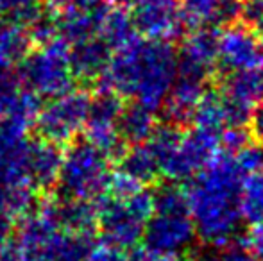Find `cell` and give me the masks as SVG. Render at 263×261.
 I'll use <instances>...</instances> for the list:
<instances>
[{"label": "cell", "instance_id": "d6986e66", "mask_svg": "<svg viewBox=\"0 0 263 261\" xmlns=\"http://www.w3.org/2000/svg\"><path fill=\"white\" fill-rule=\"evenodd\" d=\"M156 126L158 124L154 111L140 102L124 104L117 120V129L127 145L145 143Z\"/></svg>", "mask_w": 263, "mask_h": 261}, {"label": "cell", "instance_id": "30bf717a", "mask_svg": "<svg viewBox=\"0 0 263 261\" xmlns=\"http://www.w3.org/2000/svg\"><path fill=\"white\" fill-rule=\"evenodd\" d=\"M16 244L22 261H49L59 227L52 216V197H45L42 208L16 220Z\"/></svg>", "mask_w": 263, "mask_h": 261}, {"label": "cell", "instance_id": "603a6c76", "mask_svg": "<svg viewBox=\"0 0 263 261\" xmlns=\"http://www.w3.org/2000/svg\"><path fill=\"white\" fill-rule=\"evenodd\" d=\"M192 124L197 129L220 132L228 126L226 120V104L218 90H204L192 115Z\"/></svg>", "mask_w": 263, "mask_h": 261}, {"label": "cell", "instance_id": "7dc6e473", "mask_svg": "<svg viewBox=\"0 0 263 261\" xmlns=\"http://www.w3.org/2000/svg\"><path fill=\"white\" fill-rule=\"evenodd\" d=\"M242 2H243V0H242Z\"/></svg>", "mask_w": 263, "mask_h": 261}, {"label": "cell", "instance_id": "ac0fdd59", "mask_svg": "<svg viewBox=\"0 0 263 261\" xmlns=\"http://www.w3.org/2000/svg\"><path fill=\"white\" fill-rule=\"evenodd\" d=\"M102 42L109 47L111 50H118L131 43L133 39L138 36L135 25H133V18L125 7L122 6H104V11L99 20L97 34Z\"/></svg>", "mask_w": 263, "mask_h": 261}, {"label": "cell", "instance_id": "ee69618b", "mask_svg": "<svg viewBox=\"0 0 263 261\" xmlns=\"http://www.w3.org/2000/svg\"><path fill=\"white\" fill-rule=\"evenodd\" d=\"M115 2L118 4V6H122V7H129V6H135V4H138L140 0H115Z\"/></svg>", "mask_w": 263, "mask_h": 261}, {"label": "cell", "instance_id": "d4e9b609", "mask_svg": "<svg viewBox=\"0 0 263 261\" xmlns=\"http://www.w3.org/2000/svg\"><path fill=\"white\" fill-rule=\"evenodd\" d=\"M240 213L249 224L263 222V174L243 175L240 188Z\"/></svg>", "mask_w": 263, "mask_h": 261}, {"label": "cell", "instance_id": "e575fe53", "mask_svg": "<svg viewBox=\"0 0 263 261\" xmlns=\"http://www.w3.org/2000/svg\"><path fill=\"white\" fill-rule=\"evenodd\" d=\"M83 261H129V256L125 254L124 249L102 242L101 245L95 244V247L88 252Z\"/></svg>", "mask_w": 263, "mask_h": 261}, {"label": "cell", "instance_id": "74e56055", "mask_svg": "<svg viewBox=\"0 0 263 261\" xmlns=\"http://www.w3.org/2000/svg\"><path fill=\"white\" fill-rule=\"evenodd\" d=\"M14 227H16L14 218L6 211V209L0 208V244L9 240L11 234L14 233Z\"/></svg>", "mask_w": 263, "mask_h": 261}, {"label": "cell", "instance_id": "8d00e7d4", "mask_svg": "<svg viewBox=\"0 0 263 261\" xmlns=\"http://www.w3.org/2000/svg\"><path fill=\"white\" fill-rule=\"evenodd\" d=\"M242 242L251 252H254L256 256H263V222L251 224L249 233Z\"/></svg>", "mask_w": 263, "mask_h": 261}, {"label": "cell", "instance_id": "e0dca14e", "mask_svg": "<svg viewBox=\"0 0 263 261\" xmlns=\"http://www.w3.org/2000/svg\"><path fill=\"white\" fill-rule=\"evenodd\" d=\"M52 216L59 231L65 233H95L97 208L91 198H52Z\"/></svg>", "mask_w": 263, "mask_h": 261}, {"label": "cell", "instance_id": "5bb4252c", "mask_svg": "<svg viewBox=\"0 0 263 261\" xmlns=\"http://www.w3.org/2000/svg\"><path fill=\"white\" fill-rule=\"evenodd\" d=\"M113 50L99 36H90L76 42L68 49V66L76 83L84 90H91L104 75Z\"/></svg>", "mask_w": 263, "mask_h": 261}, {"label": "cell", "instance_id": "bcb514c9", "mask_svg": "<svg viewBox=\"0 0 263 261\" xmlns=\"http://www.w3.org/2000/svg\"><path fill=\"white\" fill-rule=\"evenodd\" d=\"M260 258H261V259H260V261H263V256H260Z\"/></svg>", "mask_w": 263, "mask_h": 261}, {"label": "cell", "instance_id": "cb8c5ba5", "mask_svg": "<svg viewBox=\"0 0 263 261\" xmlns=\"http://www.w3.org/2000/svg\"><path fill=\"white\" fill-rule=\"evenodd\" d=\"M95 247V233H65L59 231L49 261H83Z\"/></svg>", "mask_w": 263, "mask_h": 261}, {"label": "cell", "instance_id": "7bdbcfd3", "mask_svg": "<svg viewBox=\"0 0 263 261\" xmlns=\"http://www.w3.org/2000/svg\"><path fill=\"white\" fill-rule=\"evenodd\" d=\"M181 261H208V259H206L202 254H186V252H184V256L181 258Z\"/></svg>", "mask_w": 263, "mask_h": 261}, {"label": "cell", "instance_id": "9a60e30c", "mask_svg": "<svg viewBox=\"0 0 263 261\" xmlns=\"http://www.w3.org/2000/svg\"><path fill=\"white\" fill-rule=\"evenodd\" d=\"M63 145L47 142L38 136L29 139L27 177L38 192L50 193L54 190L63 163Z\"/></svg>", "mask_w": 263, "mask_h": 261}, {"label": "cell", "instance_id": "277c9868", "mask_svg": "<svg viewBox=\"0 0 263 261\" xmlns=\"http://www.w3.org/2000/svg\"><path fill=\"white\" fill-rule=\"evenodd\" d=\"M68 49L70 45L61 38L31 49L14 66V75L20 86L34 91L42 98H54L73 90L76 81L68 66Z\"/></svg>", "mask_w": 263, "mask_h": 261}, {"label": "cell", "instance_id": "7a4b0ae2", "mask_svg": "<svg viewBox=\"0 0 263 261\" xmlns=\"http://www.w3.org/2000/svg\"><path fill=\"white\" fill-rule=\"evenodd\" d=\"M177 77V52L172 42L136 36L131 43L111 54L97 86L115 90L124 98H135L158 111Z\"/></svg>", "mask_w": 263, "mask_h": 261}, {"label": "cell", "instance_id": "4dcf8cb0", "mask_svg": "<svg viewBox=\"0 0 263 261\" xmlns=\"http://www.w3.org/2000/svg\"><path fill=\"white\" fill-rule=\"evenodd\" d=\"M124 204L129 208V211L133 215L138 216L142 222H147V220L153 216L154 213V198H153V192L143 186L142 190H138L136 193H133L131 197H127L124 200Z\"/></svg>", "mask_w": 263, "mask_h": 261}, {"label": "cell", "instance_id": "8992f818", "mask_svg": "<svg viewBox=\"0 0 263 261\" xmlns=\"http://www.w3.org/2000/svg\"><path fill=\"white\" fill-rule=\"evenodd\" d=\"M220 150L218 132L194 127L181 136L174 154L161 165V174L170 181H186L202 170Z\"/></svg>", "mask_w": 263, "mask_h": 261}, {"label": "cell", "instance_id": "52a82bcc", "mask_svg": "<svg viewBox=\"0 0 263 261\" xmlns=\"http://www.w3.org/2000/svg\"><path fill=\"white\" fill-rule=\"evenodd\" d=\"M197 234L188 213H153L142 234L147 251L166 258L188 252Z\"/></svg>", "mask_w": 263, "mask_h": 261}, {"label": "cell", "instance_id": "836d02e7", "mask_svg": "<svg viewBox=\"0 0 263 261\" xmlns=\"http://www.w3.org/2000/svg\"><path fill=\"white\" fill-rule=\"evenodd\" d=\"M240 20L253 32L263 34V0H243Z\"/></svg>", "mask_w": 263, "mask_h": 261}, {"label": "cell", "instance_id": "f546056e", "mask_svg": "<svg viewBox=\"0 0 263 261\" xmlns=\"http://www.w3.org/2000/svg\"><path fill=\"white\" fill-rule=\"evenodd\" d=\"M218 139L224 152L235 154L251 142V132L246 126H226L218 132Z\"/></svg>", "mask_w": 263, "mask_h": 261}, {"label": "cell", "instance_id": "7c38bea8", "mask_svg": "<svg viewBox=\"0 0 263 261\" xmlns=\"http://www.w3.org/2000/svg\"><path fill=\"white\" fill-rule=\"evenodd\" d=\"M218 68V32L215 27H195L177 52V75L208 81Z\"/></svg>", "mask_w": 263, "mask_h": 261}, {"label": "cell", "instance_id": "d590c367", "mask_svg": "<svg viewBox=\"0 0 263 261\" xmlns=\"http://www.w3.org/2000/svg\"><path fill=\"white\" fill-rule=\"evenodd\" d=\"M220 261H258V259L256 254L251 252L243 242H240V244L238 242H231L228 247H224Z\"/></svg>", "mask_w": 263, "mask_h": 261}, {"label": "cell", "instance_id": "ab89813d", "mask_svg": "<svg viewBox=\"0 0 263 261\" xmlns=\"http://www.w3.org/2000/svg\"><path fill=\"white\" fill-rule=\"evenodd\" d=\"M0 261H22L16 244L11 238L7 242H4V244H0Z\"/></svg>", "mask_w": 263, "mask_h": 261}, {"label": "cell", "instance_id": "7402d4cb", "mask_svg": "<svg viewBox=\"0 0 263 261\" xmlns=\"http://www.w3.org/2000/svg\"><path fill=\"white\" fill-rule=\"evenodd\" d=\"M124 97L106 86H97L90 95L88 118L84 126H113L124 108Z\"/></svg>", "mask_w": 263, "mask_h": 261}, {"label": "cell", "instance_id": "5b68a950", "mask_svg": "<svg viewBox=\"0 0 263 261\" xmlns=\"http://www.w3.org/2000/svg\"><path fill=\"white\" fill-rule=\"evenodd\" d=\"M90 90H70L42 106L31 129L47 142L65 147L84 129L90 106Z\"/></svg>", "mask_w": 263, "mask_h": 261}, {"label": "cell", "instance_id": "f1b7e54d", "mask_svg": "<svg viewBox=\"0 0 263 261\" xmlns=\"http://www.w3.org/2000/svg\"><path fill=\"white\" fill-rule=\"evenodd\" d=\"M142 188H143L142 183H138L135 177H131V175H127L122 170L107 175L106 193L109 197L117 198V200H125V198L131 197L133 193H136Z\"/></svg>", "mask_w": 263, "mask_h": 261}, {"label": "cell", "instance_id": "b9f144b4", "mask_svg": "<svg viewBox=\"0 0 263 261\" xmlns=\"http://www.w3.org/2000/svg\"><path fill=\"white\" fill-rule=\"evenodd\" d=\"M68 4H73V6H81V7H93L102 4L104 0H66Z\"/></svg>", "mask_w": 263, "mask_h": 261}, {"label": "cell", "instance_id": "d6a6232c", "mask_svg": "<svg viewBox=\"0 0 263 261\" xmlns=\"http://www.w3.org/2000/svg\"><path fill=\"white\" fill-rule=\"evenodd\" d=\"M18 90H20V83L13 70L0 68V116L9 109L11 101L14 98Z\"/></svg>", "mask_w": 263, "mask_h": 261}, {"label": "cell", "instance_id": "60d3db41", "mask_svg": "<svg viewBox=\"0 0 263 261\" xmlns=\"http://www.w3.org/2000/svg\"><path fill=\"white\" fill-rule=\"evenodd\" d=\"M129 261H170V258L166 256H158L149 252L147 249H142V251H135L131 256H129Z\"/></svg>", "mask_w": 263, "mask_h": 261}, {"label": "cell", "instance_id": "2e32d148", "mask_svg": "<svg viewBox=\"0 0 263 261\" xmlns=\"http://www.w3.org/2000/svg\"><path fill=\"white\" fill-rule=\"evenodd\" d=\"M206 81L194 79V77L177 75L170 88L168 95L163 101L161 111L168 124L177 127L188 126L192 122V115L197 106L201 95L206 90Z\"/></svg>", "mask_w": 263, "mask_h": 261}, {"label": "cell", "instance_id": "f6af8a7d", "mask_svg": "<svg viewBox=\"0 0 263 261\" xmlns=\"http://www.w3.org/2000/svg\"><path fill=\"white\" fill-rule=\"evenodd\" d=\"M260 63H263V42L260 43Z\"/></svg>", "mask_w": 263, "mask_h": 261}, {"label": "cell", "instance_id": "4fadbf2b", "mask_svg": "<svg viewBox=\"0 0 263 261\" xmlns=\"http://www.w3.org/2000/svg\"><path fill=\"white\" fill-rule=\"evenodd\" d=\"M260 65V42L256 32L243 24L226 25L218 32V66L228 72Z\"/></svg>", "mask_w": 263, "mask_h": 261}, {"label": "cell", "instance_id": "484cf974", "mask_svg": "<svg viewBox=\"0 0 263 261\" xmlns=\"http://www.w3.org/2000/svg\"><path fill=\"white\" fill-rule=\"evenodd\" d=\"M153 198L154 213H188L186 190L176 181L159 185L153 192Z\"/></svg>", "mask_w": 263, "mask_h": 261}, {"label": "cell", "instance_id": "44dd1931", "mask_svg": "<svg viewBox=\"0 0 263 261\" xmlns=\"http://www.w3.org/2000/svg\"><path fill=\"white\" fill-rule=\"evenodd\" d=\"M32 49L27 31L20 25L0 24V68L13 70Z\"/></svg>", "mask_w": 263, "mask_h": 261}, {"label": "cell", "instance_id": "6da1fadb", "mask_svg": "<svg viewBox=\"0 0 263 261\" xmlns=\"http://www.w3.org/2000/svg\"><path fill=\"white\" fill-rule=\"evenodd\" d=\"M243 174L233 154L218 152L192 183L188 195V213L195 234L215 249L228 247L238 236L240 188Z\"/></svg>", "mask_w": 263, "mask_h": 261}, {"label": "cell", "instance_id": "8fae6325", "mask_svg": "<svg viewBox=\"0 0 263 261\" xmlns=\"http://www.w3.org/2000/svg\"><path fill=\"white\" fill-rule=\"evenodd\" d=\"M133 7V25L143 38L174 42L186 29V20L176 0H140Z\"/></svg>", "mask_w": 263, "mask_h": 261}, {"label": "cell", "instance_id": "83f0119b", "mask_svg": "<svg viewBox=\"0 0 263 261\" xmlns=\"http://www.w3.org/2000/svg\"><path fill=\"white\" fill-rule=\"evenodd\" d=\"M233 157L243 175L263 174V143L249 142L238 152L233 154Z\"/></svg>", "mask_w": 263, "mask_h": 261}, {"label": "cell", "instance_id": "4316f807", "mask_svg": "<svg viewBox=\"0 0 263 261\" xmlns=\"http://www.w3.org/2000/svg\"><path fill=\"white\" fill-rule=\"evenodd\" d=\"M217 4L218 0H181L179 6L184 20H186V25H192V27L210 25L211 27Z\"/></svg>", "mask_w": 263, "mask_h": 261}, {"label": "cell", "instance_id": "1f68e13d", "mask_svg": "<svg viewBox=\"0 0 263 261\" xmlns=\"http://www.w3.org/2000/svg\"><path fill=\"white\" fill-rule=\"evenodd\" d=\"M240 13H242V0H218L211 27L215 25L226 27V25L236 24L240 20Z\"/></svg>", "mask_w": 263, "mask_h": 261}, {"label": "cell", "instance_id": "3957f363", "mask_svg": "<svg viewBox=\"0 0 263 261\" xmlns=\"http://www.w3.org/2000/svg\"><path fill=\"white\" fill-rule=\"evenodd\" d=\"M107 163L104 154L86 138H73L65 145L63 163L58 181L50 197L54 200L65 198H95L106 193Z\"/></svg>", "mask_w": 263, "mask_h": 261}, {"label": "cell", "instance_id": "ffe728a7", "mask_svg": "<svg viewBox=\"0 0 263 261\" xmlns=\"http://www.w3.org/2000/svg\"><path fill=\"white\" fill-rule=\"evenodd\" d=\"M120 170L125 172L127 175L135 177L138 183L145 185H153L156 179L161 175L159 172V165L153 150L147 147V143H136V145H129L125 149L124 156L118 159Z\"/></svg>", "mask_w": 263, "mask_h": 261}, {"label": "cell", "instance_id": "9c48e42d", "mask_svg": "<svg viewBox=\"0 0 263 261\" xmlns=\"http://www.w3.org/2000/svg\"><path fill=\"white\" fill-rule=\"evenodd\" d=\"M97 208V231L102 242L118 249H135L140 244L145 222L133 215L124 200L109 197L107 193L91 198Z\"/></svg>", "mask_w": 263, "mask_h": 261}, {"label": "cell", "instance_id": "f35d334b", "mask_svg": "<svg viewBox=\"0 0 263 261\" xmlns=\"http://www.w3.org/2000/svg\"><path fill=\"white\" fill-rule=\"evenodd\" d=\"M251 124H253V134L256 136L258 142L263 143V98L254 108L253 116H251Z\"/></svg>", "mask_w": 263, "mask_h": 261}, {"label": "cell", "instance_id": "ba28073f", "mask_svg": "<svg viewBox=\"0 0 263 261\" xmlns=\"http://www.w3.org/2000/svg\"><path fill=\"white\" fill-rule=\"evenodd\" d=\"M218 91L226 104L228 126H247L263 98V68L258 65L228 72Z\"/></svg>", "mask_w": 263, "mask_h": 261}]
</instances>
